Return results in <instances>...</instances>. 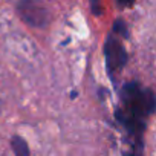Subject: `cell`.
<instances>
[{"instance_id":"1","label":"cell","mask_w":156,"mask_h":156,"mask_svg":"<svg viewBox=\"0 0 156 156\" xmlns=\"http://www.w3.org/2000/svg\"><path fill=\"white\" fill-rule=\"evenodd\" d=\"M122 107L116 109L115 118L130 133L138 148L142 150V133L145 130L144 119L156 112V97L151 89L139 86L136 81L127 83L121 90Z\"/></svg>"},{"instance_id":"6","label":"cell","mask_w":156,"mask_h":156,"mask_svg":"<svg viewBox=\"0 0 156 156\" xmlns=\"http://www.w3.org/2000/svg\"><path fill=\"white\" fill-rule=\"evenodd\" d=\"M90 6H92V12L94 16H101V3H100V0H90Z\"/></svg>"},{"instance_id":"5","label":"cell","mask_w":156,"mask_h":156,"mask_svg":"<svg viewBox=\"0 0 156 156\" xmlns=\"http://www.w3.org/2000/svg\"><path fill=\"white\" fill-rule=\"evenodd\" d=\"M112 31H113V34L122 35L124 38H127V37H129V29H127V25H126V22H124V20H121V19H118V20L113 23Z\"/></svg>"},{"instance_id":"3","label":"cell","mask_w":156,"mask_h":156,"mask_svg":"<svg viewBox=\"0 0 156 156\" xmlns=\"http://www.w3.org/2000/svg\"><path fill=\"white\" fill-rule=\"evenodd\" d=\"M104 54H106V64H107V72L110 75V78L113 80L115 72H118L119 69H122L127 63V51L122 46V43L113 37L109 35L106 38V44H104Z\"/></svg>"},{"instance_id":"2","label":"cell","mask_w":156,"mask_h":156,"mask_svg":"<svg viewBox=\"0 0 156 156\" xmlns=\"http://www.w3.org/2000/svg\"><path fill=\"white\" fill-rule=\"evenodd\" d=\"M17 14L26 25L34 28H44L49 23L48 9L37 0H20L17 3Z\"/></svg>"},{"instance_id":"4","label":"cell","mask_w":156,"mask_h":156,"mask_svg":"<svg viewBox=\"0 0 156 156\" xmlns=\"http://www.w3.org/2000/svg\"><path fill=\"white\" fill-rule=\"evenodd\" d=\"M11 148H12V151L17 156H28L29 154V147H28L26 141L22 136H19V135L12 136V139H11Z\"/></svg>"},{"instance_id":"7","label":"cell","mask_w":156,"mask_h":156,"mask_svg":"<svg viewBox=\"0 0 156 156\" xmlns=\"http://www.w3.org/2000/svg\"><path fill=\"white\" fill-rule=\"evenodd\" d=\"M116 2H118L121 6H124V8H130V6H133L135 0H116Z\"/></svg>"}]
</instances>
